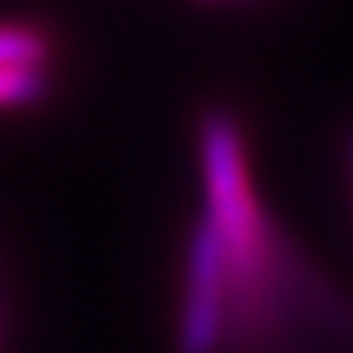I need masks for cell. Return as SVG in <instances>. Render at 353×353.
I'll return each instance as SVG.
<instances>
[{
  "mask_svg": "<svg viewBox=\"0 0 353 353\" xmlns=\"http://www.w3.org/2000/svg\"><path fill=\"white\" fill-rule=\"evenodd\" d=\"M203 223L213 234L230 292V326L268 330L281 302V240L264 213L243 137L227 114H210L199 127Z\"/></svg>",
  "mask_w": 353,
  "mask_h": 353,
  "instance_id": "6da1fadb",
  "label": "cell"
},
{
  "mask_svg": "<svg viewBox=\"0 0 353 353\" xmlns=\"http://www.w3.org/2000/svg\"><path fill=\"white\" fill-rule=\"evenodd\" d=\"M230 333V292L227 271L213 234L199 220L185 250L182 312H179V353H220Z\"/></svg>",
  "mask_w": 353,
  "mask_h": 353,
  "instance_id": "7a4b0ae2",
  "label": "cell"
},
{
  "mask_svg": "<svg viewBox=\"0 0 353 353\" xmlns=\"http://www.w3.org/2000/svg\"><path fill=\"white\" fill-rule=\"evenodd\" d=\"M48 93L45 62H0V110L31 107Z\"/></svg>",
  "mask_w": 353,
  "mask_h": 353,
  "instance_id": "3957f363",
  "label": "cell"
},
{
  "mask_svg": "<svg viewBox=\"0 0 353 353\" xmlns=\"http://www.w3.org/2000/svg\"><path fill=\"white\" fill-rule=\"evenodd\" d=\"M0 62H48V38L31 24H0Z\"/></svg>",
  "mask_w": 353,
  "mask_h": 353,
  "instance_id": "277c9868",
  "label": "cell"
}]
</instances>
